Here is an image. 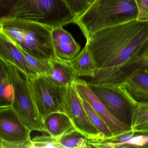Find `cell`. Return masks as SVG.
<instances>
[{"label":"cell","instance_id":"1","mask_svg":"<svg viewBox=\"0 0 148 148\" xmlns=\"http://www.w3.org/2000/svg\"><path fill=\"white\" fill-rule=\"evenodd\" d=\"M148 39V21H132L101 29L86 40L97 69L90 83L122 84L135 70L132 60Z\"/></svg>","mask_w":148,"mask_h":148},{"label":"cell","instance_id":"2","mask_svg":"<svg viewBox=\"0 0 148 148\" xmlns=\"http://www.w3.org/2000/svg\"><path fill=\"white\" fill-rule=\"evenodd\" d=\"M138 14L135 0H95L74 23L87 40L101 29L137 19Z\"/></svg>","mask_w":148,"mask_h":148},{"label":"cell","instance_id":"3","mask_svg":"<svg viewBox=\"0 0 148 148\" xmlns=\"http://www.w3.org/2000/svg\"><path fill=\"white\" fill-rule=\"evenodd\" d=\"M0 32L27 52L38 58L51 60L56 56L52 29L32 21L3 16Z\"/></svg>","mask_w":148,"mask_h":148},{"label":"cell","instance_id":"4","mask_svg":"<svg viewBox=\"0 0 148 148\" xmlns=\"http://www.w3.org/2000/svg\"><path fill=\"white\" fill-rule=\"evenodd\" d=\"M4 16L35 22L52 30L74 23L77 18L64 0H18Z\"/></svg>","mask_w":148,"mask_h":148},{"label":"cell","instance_id":"5","mask_svg":"<svg viewBox=\"0 0 148 148\" xmlns=\"http://www.w3.org/2000/svg\"><path fill=\"white\" fill-rule=\"evenodd\" d=\"M3 61L8 69L14 88L12 108L31 131L45 132L44 122L39 115L31 95L27 75L12 63Z\"/></svg>","mask_w":148,"mask_h":148},{"label":"cell","instance_id":"6","mask_svg":"<svg viewBox=\"0 0 148 148\" xmlns=\"http://www.w3.org/2000/svg\"><path fill=\"white\" fill-rule=\"evenodd\" d=\"M95 95L109 111L124 123L130 126L132 114L137 102L122 84H92L88 82Z\"/></svg>","mask_w":148,"mask_h":148},{"label":"cell","instance_id":"7","mask_svg":"<svg viewBox=\"0 0 148 148\" xmlns=\"http://www.w3.org/2000/svg\"><path fill=\"white\" fill-rule=\"evenodd\" d=\"M27 77L34 105L43 122L52 113L64 112L60 87L46 74L27 75Z\"/></svg>","mask_w":148,"mask_h":148},{"label":"cell","instance_id":"8","mask_svg":"<svg viewBox=\"0 0 148 148\" xmlns=\"http://www.w3.org/2000/svg\"><path fill=\"white\" fill-rule=\"evenodd\" d=\"M60 92L64 113L70 119L75 129L89 139L106 138L89 119L74 82L69 85L60 87Z\"/></svg>","mask_w":148,"mask_h":148},{"label":"cell","instance_id":"9","mask_svg":"<svg viewBox=\"0 0 148 148\" xmlns=\"http://www.w3.org/2000/svg\"><path fill=\"white\" fill-rule=\"evenodd\" d=\"M31 132L12 106L0 107V148H32Z\"/></svg>","mask_w":148,"mask_h":148},{"label":"cell","instance_id":"10","mask_svg":"<svg viewBox=\"0 0 148 148\" xmlns=\"http://www.w3.org/2000/svg\"><path fill=\"white\" fill-rule=\"evenodd\" d=\"M74 83L80 97L87 101L102 117L110 127L113 136L132 130L130 126L119 121L109 111L95 95L88 82L83 79H77L74 81Z\"/></svg>","mask_w":148,"mask_h":148},{"label":"cell","instance_id":"11","mask_svg":"<svg viewBox=\"0 0 148 148\" xmlns=\"http://www.w3.org/2000/svg\"><path fill=\"white\" fill-rule=\"evenodd\" d=\"M52 39L56 56L60 58L71 60L81 51L80 46L63 27L52 30Z\"/></svg>","mask_w":148,"mask_h":148},{"label":"cell","instance_id":"12","mask_svg":"<svg viewBox=\"0 0 148 148\" xmlns=\"http://www.w3.org/2000/svg\"><path fill=\"white\" fill-rule=\"evenodd\" d=\"M123 84L137 102L148 103V71L139 67L131 73Z\"/></svg>","mask_w":148,"mask_h":148},{"label":"cell","instance_id":"13","mask_svg":"<svg viewBox=\"0 0 148 148\" xmlns=\"http://www.w3.org/2000/svg\"><path fill=\"white\" fill-rule=\"evenodd\" d=\"M51 66L47 75L59 87L72 84L78 78L71 60L60 58L58 57L50 60Z\"/></svg>","mask_w":148,"mask_h":148},{"label":"cell","instance_id":"14","mask_svg":"<svg viewBox=\"0 0 148 148\" xmlns=\"http://www.w3.org/2000/svg\"><path fill=\"white\" fill-rule=\"evenodd\" d=\"M0 59L8 61L27 75L33 74L25 56L18 46L7 35L0 32Z\"/></svg>","mask_w":148,"mask_h":148},{"label":"cell","instance_id":"15","mask_svg":"<svg viewBox=\"0 0 148 148\" xmlns=\"http://www.w3.org/2000/svg\"><path fill=\"white\" fill-rule=\"evenodd\" d=\"M45 132L54 137L59 138L75 129L67 115L64 112L52 113L44 121Z\"/></svg>","mask_w":148,"mask_h":148},{"label":"cell","instance_id":"16","mask_svg":"<svg viewBox=\"0 0 148 148\" xmlns=\"http://www.w3.org/2000/svg\"><path fill=\"white\" fill-rule=\"evenodd\" d=\"M71 61L78 77H87L92 78L95 76L97 67L87 45Z\"/></svg>","mask_w":148,"mask_h":148},{"label":"cell","instance_id":"17","mask_svg":"<svg viewBox=\"0 0 148 148\" xmlns=\"http://www.w3.org/2000/svg\"><path fill=\"white\" fill-rule=\"evenodd\" d=\"M14 88L6 65L0 60V107L11 106Z\"/></svg>","mask_w":148,"mask_h":148},{"label":"cell","instance_id":"18","mask_svg":"<svg viewBox=\"0 0 148 148\" xmlns=\"http://www.w3.org/2000/svg\"><path fill=\"white\" fill-rule=\"evenodd\" d=\"M131 127L136 133L143 134L148 130V103H136L132 114Z\"/></svg>","mask_w":148,"mask_h":148},{"label":"cell","instance_id":"19","mask_svg":"<svg viewBox=\"0 0 148 148\" xmlns=\"http://www.w3.org/2000/svg\"><path fill=\"white\" fill-rule=\"evenodd\" d=\"M88 138L74 129L58 138L59 143L62 148H89Z\"/></svg>","mask_w":148,"mask_h":148},{"label":"cell","instance_id":"20","mask_svg":"<svg viewBox=\"0 0 148 148\" xmlns=\"http://www.w3.org/2000/svg\"><path fill=\"white\" fill-rule=\"evenodd\" d=\"M81 98L83 105L88 118L92 125L106 138L113 136V133L102 117L95 111L87 101L81 97Z\"/></svg>","mask_w":148,"mask_h":148},{"label":"cell","instance_id":"21","mask_svg":"<svg viewBox=\"0 0 148 148\" xmlns=\"http://www.w3.org/2000/svg\"><path fill=\"white\" fill-rule=\"evenodd\" d=\"M25 56L26 61L33 74H46L51 68L50 60L38 58L29 54L17 45Z\"/></svg>","mask_w":148,"mask_h":148},{"label":"cell","instance_id":"22","mask_svg":"<svg viewBox=\"0 0 148 148\" xmlns=\"http://www.w3.org/2000/svg\"><path fill=\"white\" fill-rule=\"evenodd\" d=\"M62 148L59 143L58 138L43 135L37 136L32 139V148Z\"/></svg>","mask_w":148,"mask_h":148},{"label":"cell","instance_id":"23","mask_svg":"<svg viewBox=\"0 0 148 148\" xmlns=\"http://www.w3.org/2000/svg\"><path fill=\"white\" fill-rule=\"evenodd\" d=\"M134 59L138 68H145L148 71V39L135 53Z\"/></svg>","mask_w":148,"mask_h":148},{"label":"cell","instance_id":"24","mask_svg":"<svg viewBox=\"0 0 148 148\" xmlns=\"http://www.w3.org/2000/svg\"><path fill=\"white\" fill-rule=\"evenodd\" d=\"M72 12L79 17L89 7L88 0H64Z\"/></svg>","mask_w":148,"mask_h":148},{"label":"cell","instance_id":"25","mask_svg":"<svg viewBox=\"0 0 148 148\" xmlns=\"http://www.w3.org/2000/svg\"><path fill=\"white\" fill-rule=\"evenodd\" d=\"M128 148L132 147H146L148 144V135L139 134H135L125 143Z\"/></svg>","mask_w":148,"mask_h":148},{"label":"cell","instance_id":"26","mask_svg":"<svg viewBox=\"0 0 148 148\" xmlns=\"http://www.w3.org/2000/svg\"><path fill=\"white\" fill-rule=\"evenodd\" d=\"M138 14L137 20L148 21V0H135Z\"/></svg>","mask_w":148,"mask_h":148},{"label":"cell","instance_id":"27","mask_svg":"<svg viewBox=\"0 0 148 148\" xmlns=\"http://www.w3.org/2000/svg\"><path fill=\"white\" fill-rule=\"evenodd\" d=\"M18 0H0V10L2 16H5Z\"/></svg>","mask_w":148,"mask_h":148},{"label":"cell","instance_id":"28","mask_svg":"<svg viewBox=\"0 0 148 148\" xmlns=\"http://www.w3.org/2000/svg\"><path fill=\"white\" fill-rule=\"evenodd\" d=\"M95 0H88V2H89V5H91L94 1H95Z\"/></svg>","mask_w":148,"mask_h":148},{"label":"cell","instance_id":"29","mask_svg":"<svg viewBox=\"0 0 148 148\" xmlns=\"http://www.w3.org/2000/svg\"><path fill=\"white\" fill-rule=\"evenodd\" d=\"M143 134H146V135H148V130L146 132H145L144 133H143Z\"/></svg>","mask_w":148,"mask_h":148}]
</instances>
